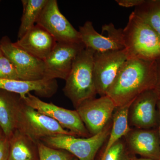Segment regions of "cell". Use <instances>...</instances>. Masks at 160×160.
<instances>
[{"instance_id": "33", "label": "cell", "mask_w": 160, "mask_h": 160, "mask_svg": "<svg viewBox=\"0 0 160 160\" xmlns=\"http://www.w3.org/2000/svg\"><path fill=\"white\" fill-rule=\"evenodd\" d=\"M0 2H1V1H0Z\"/></svg>"}, {"instance_id": "5", "label": "cell", "mask_w": 160, "mask_h": 160, "mask_svg": "<svg viewBox=\"0 0 160 160\" xmlns=\"http://www.w3.org/2000/svg\"><path fill=\"white\" fill-rule=\"evenodd\" d=\"M111 128V126H106L99 133L88 138L60 134L40 141L51 148L67 151L79 160H94L98 152L109 137Z\"/></svg>"}, {"instance_id": "8", "label": "cell", "mask_w": 160, "mask_h": 160, "mask_svg": "<svg viewBox=\"0 0 160 160\" xmlns=\"http://www.w3.org/2000/svg\"><path fill=\"white\" fill-rule=\"evenodd\" d=\"M36 24L46 29L58 42L82 43L78 30L62 14L56 0H48Z\"/></svg>"}, {"instance_id": "27", "label": "cell", "mask_w": 160, "mask_h": 160, "mask_svg": "<svg viewBox=\"0 0 160 160\" xmlns=\"http://www.w3.org/2000/svg\"><path fill=\"white\" fill-rule=\"evenodd\" d=\"M157 108L158 113V133L159 138L160 142V99L158 102Z\"/></svg>"}, {"instance_id": "22", "label": "cell", "mask_w": 160, "mask_h": 160, "mask_svg": "<svg viewBox=\"0 0 160 160\" xmlns=\"http://www.w3.org/2000/svg\"><path fill=\"white\" fill-rule=\"evenodd\" d=\"M0 78L20 80L15 67L4 54L0 57Z\"/></svg>"}, {"instance_id": "10", "label": "cell", "mask_w": 160, "mask_h": 160, "mask_svg": "<svg viewBox=\"0 0 160 160\" xmlns=\"http://www.w3.org/2000/svg\"><path fill=\"white\" fill-rule=\"evenodd\" d=\"M85 47L83 43L57 42L52 51L44 61V78L66 80L71 71L75 59Z\"/></svg>"}, {"instance_id": "7", "label": "cell", "mask_w": 160, "mask_h": 160, "mask_svg": "<svg viewBox=\"0 0 160 160\" xmlns=\"http://www.w3.org/2000/svg\"><path fill=\"white\" fill-rule=\"evenodd\" d=\"M128 59L126 49L95 52L93 56V74L98 94L106 95L124 63Z\"/></svg>"}, {"instance_id": "28", "label": "cell", "mask_w": 160, "mask_h": 160, "mask_svg": "<svg viewBox=\"0 0 160 160\" xmlns=\"http://www.w3.org/2000/svg\"><path fill=\"white\" fill-rule=\"evenodd\" d=\"M130 160H154L152 159L147 158H137L136 157H132L130 158Z\"/></svg>"}, {"instance_id": "2", "label": "cell", "mask_w": 160, "mask_h": 160, "mask_svg": "<svg viewBox=\"0 0 160 160\" xmlns=\"http://www.w3.org/2000/svg\"><path fill=\"white\" fill-rule=\"evenodd\" d=\"M95 51L85 47L75 59L63 90L76 109L98 94L93 74Z\"/></svg>"}, {"instance_id": "21", "label": "cell", "mask_w": 160, "mask_h": 160, "mask_svg": "<svg viewBox=\"0 0 160 160\" xmlns=\"http://www.w3.org/2000/svg\"><path fill=\"white\" fill-rule=\"evenodd\" d=\"M37 145L39 160H72L75 157L67 151L51 148L41 141H38Z\"/></svg>"}, {"instance_id": "19", "label": "cell", "mask_w": 160, "mask_h": 160, "mask_svg": "<svg viewBox=\"0 0 160 160\" xmlns=\"http://www.w3.org/2000/svg\"><path fill=\"white\" fill-rule=\"evenodd\" d=\"M48 0H22L23 13L18 32V39L34 27Z\"/></svg>"}, {"instance_id": "23", "label": "cell", "mask_w": 160, "mask_h": 160, "mask_svg": "<svg viewBox=\"0 0 160 160\" xmlns=\"http://www.w3.org/2000/svg\"><path fill=\"white\" fill-rule=\"evenodd\" d=\"M125 145L119 141L112 146L101 160H130Z\"/></svg>"}, {"instance_id": "13", "label": "cell", "mask_w": 160, "mask_h": 160, "mask_svg": "<svg viewBox=\"0 0 160 160\" xmlns=\"http://www.w3.org/2000/svg\"><path fill=\"white\" fill-rule=\"evenodd\" d=\"M158 95L154 89L144 92L132 103L129 117L132 125L139 129H150L158 123Z\"/></svg>"}, {"instance_id": "30", "label": "cell", "mask_w": 160, "mask_h": 160, "mask_svg": "<svg viewBox=\"0 0 160 160\" xmlns=\"http://www.w3.org/2000/svg\"><path fill=\"white\" fill-rule=\"evenodd\" d=\"M3 134L2 131V129H1V127H0V136L2 135V134Z\"/></svg>"}, {"instance_id": "25", "label": "cell", "mask_w": 160, "mask_h": 160, "mask_svg": "<svg viewBox=\"0 0 160 160\" xmlns=\"http://www.w3.org/2000/svg\"><path fill=\"white\" fill-rule=\"evenodd\" d=\"M145 1V0H116V2L120 6L129 8L139 6Z\"/></svg>"}, {"instance_id": "20", "label": "cell", "mask_w": 160, "mask_h": 160, "mask_svg": "<svg viewBox=\"0 0 160 160\" xmlns=\"http://www.w3.org/2000/svg\"><path fill=\"white\" fill-rule=\"evenodd\" d=\"M134 12L148 23L160 37V0H145Z\"/></svg>"}, {"instance_id": "4", "label": "cell", "mask_w": 160, "mask_h": 160, "mask_svg": "<svg viewBox=\"0 0 160 160\" xmlns=\"http://www.w3.org/2000/svg\"><path fill=\"white\" fill-rule=\"evenodd\" d=\"M15 114L16 130L36 142L58 135L75 136L53 119L27 106L21 97L16 105Z\"/></svg>"}, {"instance_id": "3", "label": "cell", "mask_w": 160, "mask_h": 160, "mask_svg": "<svg viewBox=\"0 0 160 160\" xmlns=\"http://www.w3.org/2000/svg\"><path fill=\"white\" fill-rule=\"evenodd\" d=\"M128 59L156 61L160 57V37L148 23L132 12L123 29Z\"/></svg>"}, {"instance_id": "1", "label": "cell", "mask_w": 160, "mask_h": 160, "mask_svg": "<svg viewBox=\"0 0 160 160\" xmlns=\"http://www.w3.org/2000/svg\"><path fill=\"white\" fill-rule=\"evenodd\" d=\"M156 81V61L128 59L121 67L106 95L113 101L117 108L131 106L140 94L154 89Z\"/></svg>"}, {"instance_id": "16", "label": "cell", "mask_w": 160, "mask_h": 160, "mask_svg": "<svg viewBox=\"0 0 160 160\" xmlns=\"http://www.w3.org/2000/svg\"><path fill=\"white\" fill-rule=\"evenodd\" d=\"M58 87L55 79L29 81L0 78V89L16 93L22 98L31 92L42 97L50 98L57 91Z\"/></svg>"}, {"instance_id": "6", "label": "cell", "mask_w": 160, "mask_h": 160, "mask_svg": "<svg viewBox=\"0 0 160 160\" xmlns=\"http://www.w3.org/2000/svg\"><path fill=\"white\" fill-rule=\"evenodd\" d=\"M22 98L27 106L53 119L64 129L70 132L75 136L89 137V131L76 110H70L52 103L46 102L31 93H28Z\"/></svg>"}, {"instance_id": "18", "label": "cell", "mask_w": 160, "mask_h": 160, "mask_svg": "<svg viewBox=\"0 0 160 160\" xmlns=\"http://www.w3.org/2000/svg\"><path fill=\"white\" fill-rule=\"evenodd\" d=\"M19 95L0 89V127L9 138L16 130L15 108Z\"/></svg>"}, {"instance_id": "15", "label": "cell", "mask_w": 160, "mask_h": 160, "mask_svg": "<svg viewBox=\"0 0 160 160\" xmlns=\"http://www.w3.org/2000/svg\"><path fill=\"white\" fill-rule=\"evenodd\" d=\"M127 137L132 151L143 158L159 160L160 157V142L158 130L138 129L130 131Z\"/></svg>"}, {"instance_id": "14", "label": "cell", "mask_w": 160, "mask_h": 160, "mask_svg": "<svg viewBox=\"0 0 160 160\" xmlns=\"http://www.w3.org/2000/svg\"><path fill=\"white\" fill-rule=\"evenodd\" d=\"M57 42L48 32L36 24L14 44L32 56L44 61Z\"/></svg>"}, {"instance_id": "24", "label": "cell", "mask_w": 160, "mask_h": 160, "mask_svg": "<svg viewBox=\"0 0 160 160\" xmlns=\"http://www.w3.org/2000/svg\"><path fill=\"white\" fill-rule=\"evenodd\" d=\"M9 139L3 133L0 136V160H8L9 156Z\"/></svg>"}, {"instance_id": "11", "label": "cell", "mask_w": 160, "mask_h": 160, "mask_svg": "<svg viewBox=\"0 0 160 160\" xmlns=\"http://www.w3.org/2000/svg\"><path fill=\"white\" fill-rule=\"evenodd\" d=\"M116 106L108 96L91 99L82 103L76 110L92 136L102 131L111 118Z\"/></svg>"}, {"instance_id": "32", "label": "cell", "mask_w": 160, "mask_h": 160, "mask_svg": "<svg viewBox=\"0 0 160 160\" xmlns=\"http://www.w3.org/2000/svg\"><path fill=\"white\" fill-rule=\"evenodd\" d=\"M159 160H160V158H159Z\"/></svg>"}, {"instance_id": "29", "label": "cell", "mask_w": 160, "mask_h": 160, "mask_svg": "<svg viewBox=\"0 0 160 160\" xmlns=\"http://www.w3.org/2000/svg\"><path fill=\"white\" fill-rule=\"evenodd\" d=\"M3 54H3L2 51V49H1V48H0V57L2 56Z\"/></svg>"}, {"instance_id": "9", "label": "cell", "mask_w": 160, "mask_h": 160, "mask_svg": "<svg viewBox=\"0 0 160 160\" xmlns=\"http://www.w3.org/2000/svg\"><path fill=\"white\" fill-rule=\"evenodd\" d=\"M0 48L15 67L20 80L33 81L45 79L44 61L16 46L7 36L0 40Z\"/></svg>"}, {"instance_id": "17", "label": "cell", "mask_w": 160, "mask_h": 160, "mask_svg": "<svg viewBox=\"0 0 160 160\" xmlns=\"http://www.w3.org/2000/svg\"><path fill=\"white\" fill-rule=\"evenodd\" d=\"M9 139L8 160H39L38 142L18 130Z\"/></svg>"}, {"instance_id": "26", "label": "cell", "mask_w": 160, "mask_h": 160, "mask_svg": "<svg viewBox=\"0 0 160 160\" xmlns=\"http://www.w3.org/2000/svg\"><path fill=\"white\" fill-rule=\"evenodd\" d=\"M157 69V81L154 89L160 99V57L156 60Z\"/></svg>"}, {"instance_id": "12", "label": "cell", "mask_w": 160, "mask_h": 160, "mask_svg": "<svg viewBox=\"0 0 160 160\" xmlns=\"http://www.w3.org/2000/svg\"><path fill=\"white\" fill-rule=\"evenodd\" d=\"M102 32H106L108 36L100 34L95 29L93 24L88 21L80 26L79 32L85 47L95 52H104L125 49L123 29H117L112 23L102 27Z\"/></svg>"}, {"instance_id": "31", "label": "cell", "mask_w": 160, "mask_h": 160, "mask_svg": "<svg viewBox=\"0 0 160 160\" xmlns=\"http://www.w3.org/2000/svg\"><path fill=\"white\" fill-rule=\"evenodd\" d=\"M72 160H79L77 158H75V157H74V158H73V159H72Z\"/></svg>"}]
</instances>
